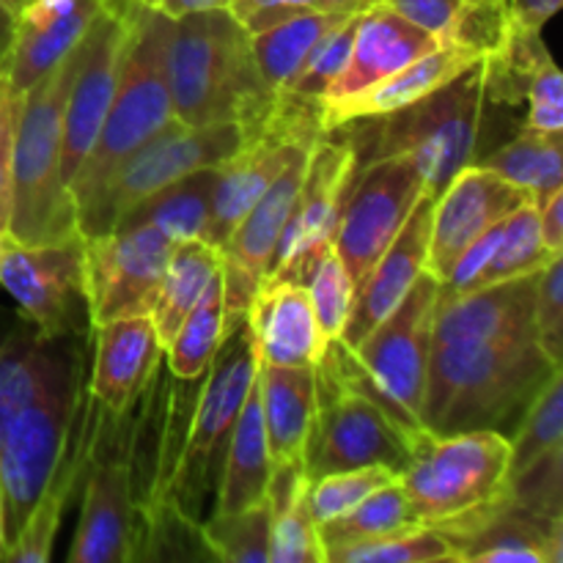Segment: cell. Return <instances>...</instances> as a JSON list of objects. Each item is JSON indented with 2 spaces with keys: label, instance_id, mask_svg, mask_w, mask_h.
Listing matches in <instances>:
<instances>
[{
  "label": "cell",
  "instance_id": "obj_1",
  "mask_svg": "<svg viewBox=\"0 0 563 563\" xmlns=\"http://www.w3.org/2000/svg\"><path fill=\"white\" fill-rule=\"evenodd\" d=\"M165 75L179 124H236L247 141L278 110L280 93L264 82L251 36L229 9L168 16Z\"/></svg>",
  "mask_w": 563,
  "mask_h": 563
},
{
  "label": "cell",
  "instance_id": "obj_2",
  "mask_svg": "<svg viewBox=\"0 0 563 563\" xmlns=\"http://www.w3.org/2000/svg\"><path fill=\"white\" fill-rule=\"evenodd\" d=\"M561 372L537 339L432 344L421 427L432 434L517 429L522 412Z\"/></svg>",
  "mask_w": 563,
  "mask_h": 563
},
{
  "label": "cell",
  "instance_id": "obj_3",
  "mask_svg": "<svg viewBox=\"0 0 563 563\" xmlns=\"http://www.w3.org/2000/svg\"><path fill=\"white\" fill-rule=\"evenodd\" d=\"M487 108L478 60L418 102L383 115L344 121L335 132L350 143L357 165L390 154L410 157L421 170L427 196L438 198L462 168L478 163Z\"/></svg>",
  "mask_w": 563,
  "mask_h": 563
},
{
  "label": "cell",
  "instance_id": "obj_4",
  "mask_svg": "<svg viewBox=\"0 0 563 563\" xmlns=\"http://www.w3.org/2000/svg\"><path fill=\"white\" fill-rule=\"evenodd\" d=\"M165 36H168V16L132 0L130 31H126L113 99L91 152L69 185L77 214L102 192L110 176L143 143L176 121L168 75H165Z\"/></svg>",
  "mask_w": 563,
  "mask_h": 563
},
{
  "label": "cell",
  "instance_id": "obj_5",
  "mask_svg": "<svg viewBox=\"0 0 563 563\" xmlns=\"http://www.w3.org/2000/svg\"><path fill=\"white\" fill-rule=\"evenodd\" d=\"M77 47L22 93L11 163V214L5 236L22 245L80 240L77 209L60 176L64 108L75 75Z\"/></svg>",
  "mask_w": 563,
  "mask_h": 563
},
{
  "label": "cell",
  "instance_id": "obj_6",
  "mask_svg": "<svg viewBox=\"0 0 563 563\" xmlns=\"http://www.w3.org/2000/svg\"><path fill=\"white\" fill-rule=\"evenodd\" d=\"M438 295L440 280L421 273L399 306L374 324L361 344L350 350L344 341L335 339L324 344L319 355L346 385L366 394L410 429H423L421 405Z\"/></svg>",
  "mask_w": 563,
  "mask_h": 563
},
{
  "label": "cell",
  "instance_id": "obj_7",
  "mask_svg": "<svg viewBox=\"0 0 563 563\" xmlns=\"http://www.w3.org/2000/svg\"><path fill=\"white\" fill-rule=\"evenodd\" d=\"M511 443L493 429L432 434L423 429L399 473L416 526L445 528L509 493Z\"/></svg>",
  "mask_w": 563,
  "mask_h": 563
},
{
  "label": "cell",
  "instance_id": "obj_8",
  "mask_svg": "<svg viewBox=\"0 0 563 563\" xmlns=\"http://www.w3.org/2000/svg\"><path fill=\"white\" fill-rule=\"evenodd\" d=\"M86 352L0 427V487L9 542L64 460L86 396Z\"/></svg>",
  "mask_w": 563,
  "mask_h": 563
},
{
  "label": "cell",
  "instance_id": "obj_9",
  "mask_svg": "<svg viewBox=\"0 0 563 563\" xmlns=\"http://www.w3.org/2000/svg\"><path fill=\"white\" fill-rule=\"evenodd\" d=\"M256 372V344H253L251 324L242 319L231 333H225L223 344L203 372V383L190 412L185 449L170 487V498L192 520H198L203 500L218 487L225 445Z\"/></svg>",
  "mask_w": 563,
  "mask_h": 563
},
{
  "label": "cell",
  "instance_id": "obj_10",
  "mask_svg": "<svg viewBox=\"0 0 563 563\" xmlns=\"http://www.w3.org/2000/svg\"><path fill=\"white\" fill-rule=\"evenodd\" d=\"M317 416L308 434L306 478L385 465L401 473L423 429H410L366 394L346 385L328 361H317Z\"/></svg>",
  "mask_w": 563,
  "mask_h": 563
},
{
  "label": "cell",
  "instance_id": "obj_11",
  "mask_svg": "<svg viewBox=\"0 0 563 563\" xmlns=\"http://www.w3.org/2000/svg\"><path fill=\"white\" fill-rule=\"evenodd\" d=\"M245 135L236 124L187 126L174 121L159 135L143 143L102 187L97 198L77 214L82 236H97L115 229L135 203L163 190L170 181L196 170L214 168L240 152Z\"/></svg>",
  "mask_w": 563,
  "mask_h": 563
},
{
  "label": "cell",
  "instance_id": "obj_12",
  "mask_svg": "<svg viewBox=\"0 0 563 563\" xmlns=\"http://www.w3.org/2000/svg\"><path fill=\"white\" fill-rule=\"evenodd\" d=\"M130 412L115 416L97 401L80 520L66 553L69 563H130L135 553Z\"/></svg>",
  "mask_w": 563,
  "mask_h": 563
},
{
  "label": "cell",
  "instance_id": "obj_13",
  "mask_svg": "<svg viewBox=\"0 0 563 563\" xmlns=\"http://www.w3.org/2000/svg\"><path fill=\"white\" fill-rule=\"evenodd\" d=\"M423 192L427 187L421 170L405 154L357 165L333 234L335 256L346 267L355 289L399 234Z\"/></svg>",
  "mask_w": 563,
  "mask_h": 563
},
{
  "label": "cell",
  "instance_id": "obj_14",
  "mask_svg": "<svg viewBox=\"0 0 563 563\" xmlns=\"http://www.w3.org/2000/svg\"><path fill=\"white\" fill-rule=\"evenodd\" d=\"M355 168V152L335 130L313 143L302 187L262 284H275V280L306 284L322 253L333 247L341 203Z\"/></svg>",
  "mask_w": 563,
  "mask_h": 563
},
{
  "label": "cell",
  "instance_id": "obj_15",
  "mask_svg": "<svg viewBox=\"0 0 563 563\" xmlns=\"http://www.w3.org/2000/svg\"><path fill=\"white\" fill-rule=\"evenodd\" d=\"M0 286L14 297L22 317L42 333L86 335L91 330L82 236L55 245H22L3 234Z\"/></svg>",
  "mask_w": 563,
  "mask_h": 563
},
{
  "label": "cell",
  "instance_id": "obj_16",
  "mask_svg": "<svg viewBox=\"0 0 563 563\" xmlns=\"http://www.w3.org/2000/svg\"><path fill=\"white\" fill-rule=\"evenodd\" d=\"M176 242L152 225H119L82 236L91 328L124 313H148Z\"/></svg>",
  "mask_w": 563,
  "mask_h": 563
},
{
  "label": "cell",
  "instance_id": "obj_17",
  "mask_svg": "<svg viewBox=\"0 0 563 563\" xmlns=\"http://www.w3.org/2000/svg\"><path fill=\"white\" fill-rule=\"evenodd\" d=\"M130 5L132 0H108L77 44V64L66 93L64 141H60V176L66 187L71 185L82 159L91 152L113 99L126 31H130Z\"/></svg>",
  "mask_w": 563,
  "mask_h": 563
},
{
  "label": "cell",
  "instance_id": "obj_18",
  "mask_svg": "<svg viewBox=\"0 0 563 563\" xmlns=\"http://www.w3.org/2000/svg\"><path fill=\"white\" fill-rule=\"evenodd\" d=\"M528 201L533 198L526 190L500 179L495 170L478 163L462 168L434 198L427 273L443 280L467 245Z\"/></svg>",
  "mask_w": 563,
  "mask_h": 563
},
{
  "label": "cell",
  "instance_id": "obj_19",
  "mask_svg": "<svg viewBox=\"0 0 563 563\" xmlns=\"http://www.w3.org/2000/svg\"><path fill=\"white\" fill-rule=\"evenodd\" d=\"M462 563H561L563 520L548 522L506 493L498 504L438 528Z\"/></svg>",
  "mask_w": 563,
  "mask_h": 563
},
{
  "label": "cell",
  "instance_id": "obj_20",
  "mask_svg": "<svg viewBox=\"0 0 563 563\" xmlns=\"http://www.w3.org/2000/svg\"><path fill=\"white\" fill-rule=\"evenodd\" d=\"M93 330L88 394L108 412H130L163 366L165 346L148 313H124Z\"/></svg>",
  "mask_w": 563,
  "mask_h": 563
},
{
  "label": "cell",
  "instance_id": "obj_21",
  "mask_svg": "<svg viewBox=\"0 0 563 563\" xmlns=\"http://www.w3.org/2000/svg\"><path fill=\"white\" fill-rule=\"evenodd\" d=\"M432 207L434 198L423 192L416 207H412L410 218L399 229V234L390 240V245L377 258L372 273L355 289L350 322H346L344 333H341V341L350 350L361 344L368 330L377 322H383L399 306L401 297L410 291V286L421 278V273H427Z\"/></svg>",
  "mask_w": 563,
  "mask_h": 563
},
{
  "label": "cell",
  "instance_id": "obj_22",
  "mask_svg": "<svg viewBox=\"0 0 563 563\" xmlns=\"http://www.w3.org/2000/svg\"><path fill=\"white\" fill-rule=\"evenodd\" d=\"M104 3L108 0H31L16 14L14 38L0 71L25 93L80 44Z\"/></svg>",
  "mask_w": 563,
  "mask_h": 563
},
{
  "label": "cell",
  "instance_id": "obj_23",
  "mask_svg": "<svg viewBox=\"0 0 563 563\" xmlns=\"http://www.w3.org/2000/svg\"><path fill=\"white\" fill-rule=\"evenodd\" d=\"M438 47L440 42L432 33L412 25L410 20L396 14L388 5L368 0L357 14L350 60L324 97V104L366 91L368 86L385 80V77L405 69L407 64Z\"/></svg>",
  "mask_w": 563,
  "mask_h": 563
},
{
  "label": "cell",
  "instance_id": "obj_24",
  "mask_svg": "<svg viewBox=\"0 0 563 563\" xmlns=\"http://www.w3.org/2000/svg\"><path fill=\"white\" fill-rule=\"evenodd\" d=\"M258 363L267 366H317L324 350L306 284H262L245 311Z\"/></svg>",
  "mask_w": 563,
  "mask_h": 563
},
{
  "label": "cell",
  "instance_id": "obj_25",
  "mask_svg": "<svg viewBox=\"0 0 563 563\" xmlns=\"http://www.w3.org/2000/svg\"><path fill=\"white\" fill-rule=\"evenodd\" d=\"M482 60V55L476 49H467L462 44H440L432 53L421 55L412 64H407L405 69L394 71L385 80L374 82L366 91L352 93V97L339 99V102H328L322 110V124L324 132L335 130L344 121L352 119H368V115H383L390 110H399L405 104L418 102L427 93L438 91L440 86L451 82L454 77H460L462 71H467L471 66H476Z\"/></svg>",
  "mask_w": 563,
  "mask_h": 563
},
{
  "label": "cell",
  "instance_id": "obj_26",
  "mask_svg": "<svg viewBox=\"0 0 563 563\" xmlns=\"http://www.w3.org/2000/svg\"><path fill=\"white\" fill-rule=\"evenodd\" d=\"M258 396L273 465L302 460L317 416V368L258 363Z\"/></svg>",
  "mask_w": 563,
  "mask_h": 563
},
{
  "label": "cell",
  "instance_id": "obj_27",
  "mask_svg": "<svg viewBox=\"0 0 563 563\" xmlns=\"http://www.w3.org/2000/svg\"><path fill=\"white\" fill-rule=\"evenodd\" d=\"M269 471H273V460H269L267 432H264L256 372V379L245 396V405H242L234 429H231L229 445H225L223 467H220L218 487H214V493H218L214 515H229V511L262 504L267 498Z\"/></svg>",
  "mask_w": 563,
  "mask_h": 563
},
{
  "label": "cell",
  "instance_id": "obj_28",
  "mask_svg": "<svg viewBox=\"0 0 563 563\" xmlns=\"http://www.w3.org/2000/svg\"><path fill=\"white\" fill-rule=\"evenodd\" d=\"M269 563H324L317 522L308 511V478L302 460L275 462L267 484Z\"/></svg>",
  "mask_w": 563,
  "mask_h": 563
},
{
  "label": "cell",
  "instance_id": "obj_29",
  "mask_svg": "<svg viewBox=\"0 0 563 563\" xmlns=\"http://www.w3.org/2000/svg\"><path fill=\"white\" fill-rule=\"evenodd\" d=\"M214 176H218V165L170 181L168 187L135 203L115 223V229L119 225H152L174 242L203 240L209 225V207H212Z\"/></svg>",
  "mask_w": 563,
  "mask_h": 563
},
{
  "label": "cell",
  "instance_id": "obj_30",
  "mask_svg": "<svg viewBox=\"0 0 563 563\" xmlns=\"http://www.w3.org/2000/svg\"><path fill=\"white\" fill-rule=\"evenodd\" d=\"M220 269V251L203 240L176 242L170 262L159 280L157 297H154L148 317L157 330L163 346L170 344L179 324L187 313L196 308L201 295L207 291L212 275Z\"/></svg>",
  "mask_w": 563,
  "mask_h": 563
},
{
  "label": "cell",
  "instance_id": "obj_31",
  "mask_svg": "<svg viewBox=\"0 0 563 563\" xmlns=\"http://www.w3.org/2000/svg\"><path fill=\"white\" fill-rule=\"evenodd\" d=\"M355 11H306V14L291 16L269 31L251 36L253 58H256L264 82L275 93L286 91L291 77L297 75L308 53L317 47L319 38Z\"/></svg>",
  "mask_w": 563,
  "mask_h": 563
},
{
  "label": "cell",
  "instance_id": "obj_32",
  "mask_svg": "<svg viewBox=\"0 0 563 563\" xmlns=\"http://www.w3.org/2000/svg\"><path fill=\"white\" fill-rule=\"evenodd\" d=\"M478 165L495 170L500 179L526 190L533 203H539L563 187V132L544 135L522 126L520 135L487 157H478Z\"/></svg>",
  "mask_w": 563,
  "mask_h": 563
},
{
  "label": "cell",
  "instance_id": "obj_33",
  "mask_svg": "<svg viewBox=\"0 0 563 563\" xmlns=\"http://www.w3.org/2000/svg\"><path fill=\"white\" fill-rule=\"evenodd\" d=\"M225 339V289L223 273H214L207 291L196 302L179 330L174 333L170 344L165 346L168 355V372L174 379L201 377L212 363L214 352L220 350Z\"/></svg>",
  "mask_w": 563,
  "mask_h": 563
},
{
  "label": "cell",
  "instance_id": "obj_34",
  "mask_svg": "<svg viewBox=\"0 0 563 563\" xmlns=\"http://www.w3.org/2000/svg\"><path fill=\"white\" fill-rule=\"evenodd\" d=\"M407 526H416V522L410 520V504H407L405 487L396 478V482L374 489L372 495H366L361 504L352 506L344 515L319 522L317 537L324 555H328L333 550L372 542V539H379Z\"/></svg>",
  "mask_w": 563,
  "mask_h": 563
},
{
  "label": "cell",
  "instance_id": "obj_35",
  "mask_svg": "<svg viewBox=\"0 0 563 563\" xmlns=\"http://www.w3.org/2000/svg\"><path fill=\"white\" fill-rule=\"evenodd\" d=\"M553 256L555 253H550L548 247H544L542 234H539L537 203H522L520 209H515L509 218H504L498 223L493 253H489V262L487 267H484L482 278H478L476 289L500 284V280L539 273Z\"/></svg>",
  "mask_w": 563,
  "mask_h": 563
},
{
  "label": "cell",
  "instance_id": "obj_36",
  "mask_svg": "<svg viewBox=\"0 0 563 563\" xmlns=\"http://www.w3.org/2000/svg\"><path fill=\"white\" fill-rule=\"evenodd\" d=\"M509 460V478L520 476L539 460L561 449L563 443V377L555 372L531 399L515 429Z\"/></svg>",
  "mask_w": 563,
  "mask_h": 563
},
{
  "label": "cell",
  "instance_id": "obj_37",
  "mask_svg": "<svg viewBox=\"0 0 563 563\" xmlns=\"http://www.w3.org/2000/svg\"><path fill=\"white\" fill-rule=\"evenodd\" d=\"M456 561L454 544L432 526H407L394 533L324 555V563H438Z\"/></svg>",
  "mask_w": 563,
  "mask_h": 563
},
{
  "label": "cell",
  "instance_id": "obj_38",
  "mask_svg": "<svg viewBox=\"0 0 563 563\" xmlns=\"http://www.w3.org/2000/svg\"><path fill=\"white\" fill-rule=\"evenodd\" d=\"M203 544L214 561L269 563V506L267 498L247 509L212 515L201 522Z\"/></svg>",
  "mask_w": 563,
  "mask_h": 563
},
{
  "label": "cell",
  "instance_id": "obj_39",
  "mask_svg": "<svg viewBox=\"0 0 563 563\" xmlns=\"http://www.w3.org/2000/svg\"><path fill=\"white\" fill-rule=\"evenodd\" d=\"M306 289L324 344L341 339L346 322H350L352 302H355V284H352L350 273L341 264V258L335 256L333 247H328L317 262V267L311 269Z\"/></svg>",
  "mask_w": 563,
  "mask_h": 563
},
{
  "label": "cell",
  "instance_id": "obj_40",
  "mask_svg": "<svg viewBox=\"0 0 563 563\" xmlns=\"http://www.w3.org/2000/svg\"><path fill=\"white\" fill-rule=\"evenodd\" d=\"M357 14H361V9L319 38L317 47L308 53V58L302 60L297 75L291 77L286 93H295V97H302V99H313V102H324V97H328L333 82L339 80V75L344 71L346 60H350Z\"/></svg>",
  "mask_w": 563,
  "mask_h": 563
},
{
  "label": "cell",
  "instance_id": "obj_41",
  "mask_svg": "<svg viewBox=\"0 0 563 563\" xmlns=\"http://www.w3.org/2000/svg\"><path fill=\"white\" fill-rule=\"evenodd\" d=\"M396 478H399V473L385 465L355 467V471L328 473L322 478H313V482H308V511H311V520L317 526L333 520V517L344 515L352 506L361 504L374 489L385 487V484L396 482Z\"/></svg>",
  "mask_w": 563,
  "mask_h": 563
},
{
  "label": "cell",
  "instance_id": "obj_42",
  "mask_svg": "<svg viewBox=\"0 0 563 563\" xmlns=\"http://www.w3.org/2000/svg\"><path fill=\"white\" fill-rule=\"evenodd\" d=\"M563 253H555L539 273L533 322H537L539 346L561 366L563 350Z\"/></svg>",
  "mask_w": 563,
  "mask_h": 563
},
{
  "label": "cell",
  "instance_id": "obj_43",
  "mask_svg": "<svg viewBox=\"0 0 563 563\" xmlns=\"http://www.w3.org/2000/svg\"><path fill=\"white\" fill-rule=\"evenodd\" d=\"M231 16L245 27L247 36L269 31L280 22L300 16L306 11H355L344 9L335 0H231Z\"/></svg>",
  "mask_w": 563,
  "mask_h": 563
},
{
  "label": "cell",
  "instance_id": "obj_44",
  "mask_svg": "<svg viewBox=\"0 0 563 563\" xmlns=\"http://www.w3.org/2000/svg\"><path fill=\"white\" fill-rule=\"evenodd\" d=\"M528 119L526 130L544 132V135H561L563 132V77L555 60L544 64L531 77L526 93Z\"/></svg>",
  "mask_w": 563,
  "mask_h": 563
},
{
  "label": "cell",
  "instance_id": "obj_45",
  "mask_svg": "<svg viewBox=\"0 0 563 563\" xmlns=\"http://www.w3.org/2000/svg\"><path fill=\"white\" fill-rule=\"evenodd\" d=\"M22 93L0 71V234L9 231L11 214V163H14V137L20 121Z\"/></svg>",
  "mask_w": 563,
  "mask_h": 563
},
{
  "label": "cell",
  "instance_id": "obj_46",
  "mask_svg": "<svg viewBox=\"0 0 563 563\" xmlns=\"http://www.w3.org/2000/svg\"><path fill=\"white\" fill-rule=\"evenodd\" d=\"M374 3L388 5L396 14L410 20L412 25L432 33L440 44H445V38H449L451 27H454L465 0H374Z\"/></svg>",
  "mask_w": 563,
  "mask_h": 563
},
{
  "label": "cell",
  "instance_id": "obj_47",
  "mask_svg": "<svg viewBox=\"0 0 563 563\" xmlns=\"http://www.w3.org/2000/svg\"><path fill=\"white\" fill-rule=\"evenodd\" d=\"M539 234L550 253H563V187L537 203Z\"/></svg>",
  "mask_w": 563,
  "mask_h": 563
},
{
  "label": "cell",
  "instance_id": "obj_48",
  "mask_svg": "<svg viewBox=\"0 0 563 563\" xmlns=\"http://www.w3.org/2000/svg\"><path fill=\"white\" fill-rule=\"evenodd\" d=\"M504 3L517 25L542 31L544 22L553 20V14H559L563 0H504Z\"/></svg>",
  "mask_w": 563,
  "mask_h": 563
},
{
  "label": "cell",
  "instance_id": "obj_49",
  "mask_svg": "<svg viewBox=\"0 0 563 563\" xmlns=\"http://www.w3.org/2000/svg\"><path fill=\"white\" fill-rule=\"evenodd\" d=\"M231 0H159L154 9L163 11L170 20H179V16L198 14V11H220L229 9Z\"/></svg>",
  "mask_w": 563,
  "mask_h": 563
},
{
  "label": "cell",
  "instance_id": "obj_50",
  "mask_svg": "<svg viewBox=\"0 0 563 563\" xmlns=\"http://www.w3.org/2000/svg\"><path fill=\"white\" fill-rule=\"evenodd\" d=\"M14 22L16 14L5 5V0H0V64H3L5 53L11 47V38H14Z\"/></svg>",
  "mask_w": 563,
  "mask_h": 563
},
{
  "label": "cell",
  "instance_id": "obj_51",
  "mask_svg": "<svg viewBox=\"0 0 563 563\" xmlns=\"http://www.w3.org/2000/svg\"><path fill=\"white\" fill-rule=\"evenodd\" d=\"M9 550V533H5V506H3V487H0V561H5Z\"/></svg>",
  "mask_w": 563,
  "mask_h": 563
},
{
  "label": "cell",
  "instance_id": "obj_52",
  "mask_svg": "<svg viewBox=\"0 0 563 563\" xmlns=\"http://www.w3.org/2000/svg\"><path fill=\"white\" fill-rule=\"evenodd\" d=\"M339 5H344V9H363V5L368 3V0H335Z\"/></svg>",
  "mask_w": 563,
  "mask_h": 563
},
{
  "label": "cell",
  "instance_id": "obj_53",
  "mask_svg": "<svg viewBox=\"0 0 563 563\" xmlns=\"http://www.w3.org/2000/svg\"><path fill=\"white\" fill-rule=\"evenodd\" d=\"M27 3H31V0H5V5H9V9L14 11V14H20V11L25 9Z\"/></svg>",
  "mask_w": 563,
  "mask_h": 563
},
{
  "label": "cell",
  "instance_id": "obj_54",
  "mask_svg": "<svg viewBox=\"0 0 563 563\" xmlns=\"http://www.w3.org/2000/svg\"><path fill=\"white\" fill-rule=\"evenodd\" d=\"M137 3H143V5H148V9H154V5H157L159 0H137Z\"/></svg>",
  "mask_w": 563,
  "mask_h": 563
},
{
  "label": "cell",
  "instance_id": "obj_55",
  "mask_svg": "<svg viewBox=\"0 0 563 563\" xmlns=\"http://www.w3.org/2000/svg\"><path fill=\"white\" fill-rule=\"evenodd\" d=\"M465 3H482V0H465Z\"/></svg>",
  "mask_w": 563,
  "mask_h": 563
},
{
  "label": "cell",
  "instance_id": "obj_56",
  "mask_svg": "<svg viewBox=\"0 0 563 563\" xmlns=\"http://www.w3.org/2000/svg\"><path fill=\"white\" fill-rule=\"evenodd\" d=\"M0 242H3V234H0Z\"/></svg>",
  "mask_w": 563,
  "mask_h": 563
}]
</instances>
